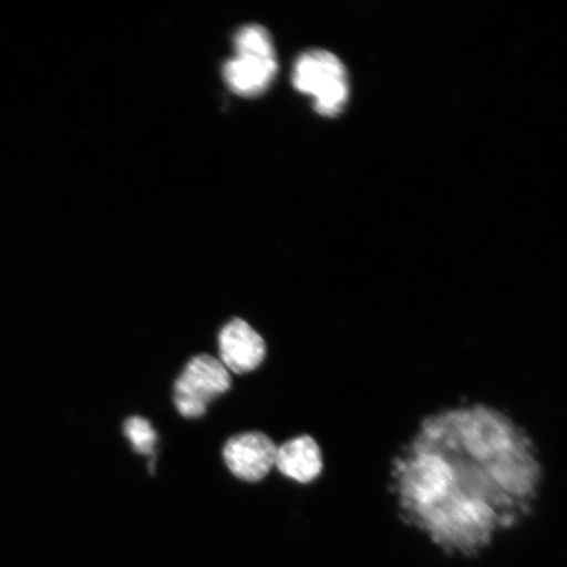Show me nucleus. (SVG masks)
I'll return each instance as SVG.
<instances>
[{
  "label": "nucleus",
  "mask_w": 567,
  "mask_h": 567,
  "mask_svg": "<svg viewBox=\"0 0 567 567\" xmlns=\"http://www.w3.org/2000/svg\"><path fill=\"white\" fill-rule=\"evenodd\" d=\"M293 84L305 95L313 97L316 111L322 116H337L350 95L349 75L343 62L326 51H310L297 60Z\"/></svg>",
  "instance_id": "obj_3"
},
{
  "label": "nucleus",
  "mask_w": 567,
  "mask_h": 567,
  "mask_svg": "<svg viewBox=\"0 0 567 567\" xmlns=\"http://www.w3.org/2000/svg\"><path fill=\"white\" fill-rule=\"evenodd\" d=\"M275 467L281 477L297 485L313 484L323 471L321 449L309 435L289 439L278 445Z\"/></svg>",
  "instance_id": "obj_7"
},
{
  "label": "nucleus",
  "mask_w": 567,
  "mask_h": 567,
  "mask_svg": "<svg viewBox=\"0 0 567 567\" xmlns=\"http://www.w3.org/2000/svg\"><path fill=\"white\" fill-rule=\"evenodd\" d=\"M236 55L225 63L224 80L239 96H258L271 86L278 73V60L271 34L265 27L240 28L234 38Z\"/></svg>",
  "instance_id": "obj_2"
},
{
  "label": "nucleus",
  "mask_w": 567,
  "mask_h": 567,
  "mask_svg": "<svg viewBox=\"0 0 567 567\" xmlns=\"http://www.w3.org/2000/svg\"><path fill=\"white\" fill-rule=\"evenodd\" d=\"M542 466L535 445L501 411L471 405L425 416L393 460L400 519L442 556H484L534 512Z\"/></svg>",
  "instance_id": "obj_1"
},
{
  "label": "nucleus",
  "mask_w": 567,
  "mask_h": 567,
  "mask_svg": "<svg viewBox=\"0 0 567 567\" xmlns=\"http://www.w3.org/2000/svg\"><path fill=\"white\" fill-rule=\"evenodd\" d=\"M230 386V374L221 361L209 354H198L175 381V406L188 420L200 417L207 413L209 403L228 392Z\"/></svg>",
  "instance_id": "obj_4"
},
{
  "label": "nucleus",
  "mask_w": 567,
  "mask_h": 567,
  "mask_svg": "<svg viewBox=\"0 0 567 567\" xmlns=\"http://www.w3.org/2000/svg\"><path fill=\"white\" fill-rule=\"evenodd\" d=\"M124 434L132 442L134 450L141 455L152 456L157 444V432L151 422L141 416H132L124 423Z\"/></svg>",
  "instance_id": "obj_8"
},
{
  "label": "nucleus",
  "mask_w": 567,
  "mask_h": 567,
  "mask_svg": "<svg viewBox=\"0 0 567 567\" xmlns=\"http://www.w3.org/2000/svg\"><path fill=\"white\" fill-rule=\"evenodd\" d=\"M219 357L226 370L245 374L258 370L267 357V343L252 326L236 318L219 332Z\"/></svg>",
  "instance_id": "obj_6"
},
{
  "label": "nucleus",
  "mask_w": 567,
  "mask_h": 567,
  "mask_svg": "<svg viewBox=\"0 0 567 567\" xmlns=\"http://www.w3.org/2000/svg\"><path fill=\"white\" fill-rule=\"evenodd\" d=\"M276 453L278 444L260 431L234 436L224 446V460L234 476L250 484L269 476L275 467Z\"/></svg>",
  "instance_id": "obj_5"
}]
</instances>
